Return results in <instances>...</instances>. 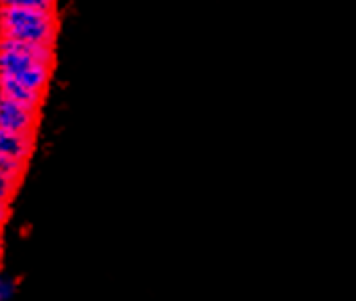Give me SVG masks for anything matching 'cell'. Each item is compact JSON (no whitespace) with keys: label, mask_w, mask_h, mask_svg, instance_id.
Segmentation results:
<instances>
[{"label":"cell","mask_w":356,"mask_h":301,"mask_svg":"<svg viewBox=\"0 0 356 301\" xmlns=\"http://www.w3.org/2000/svg\"><path fill=\"white\" fill-rule=\"evenodd\" d=\"M54 72V47L0 37V78L37 92L47 90Z\"/></svg>","instance_id":"6da1fadb"},{"label":"cell","mask_w":356,"mask_h":301,"mask_svg":"<svg viewBox=\"0 0 356 301\" xmlns=\"http://www.w3.org/2000/svg\"><path fill=\"white\" fill-rule=\"evenodd\" d=\"M57 33L59 23L57 15L51 10H37L8 4H2L0 8V37L54 47Z\"/></svg>","instance_id":"7a4b0ae2"},{"label":"cell","mask_w":356,"mask_h":301,"mask_svg":"<svg viewBox=\"0 0 356 301\" xmlns=\"http://www.w3.org/2000/svg\"><path fill=\"white\" fill-rule=\"evenodd\" d=\"M39 110L25 106L17 100L0 96V129L13 133H33L37 127Z\"/></svg>","instance_id":"3957f363"},{"label":"cell","mask_w":356,"mask_h":301,"mask_svg":"<svg viewBox=\"0 0 356 301\" xmlns=\"http://www.w3.org/2000/svg\"><path fill=\"white\" fill-rule=\"evenodd\" d=\"M35 149L33 133H13L0 129V155L15 157L19 161H29Z\"/></svg>","instance_id":"277c9868"},{"label":"cell","mask_w":356,"mask_h":301,"mask_svg":"<svg viewBox=\"0 0 356 301\" xmlns=\"http://www.w3.org/2000/svg\"><path fill=\"white\" fill-rule=\"evenodd\" d=\"M0 96H6L10 100H17L25 106H31V108H37L41 106L43 102V92H37L33 88H27L23 83L15 82V80H6V78H0Z\"/></svg>","instance_id":"5b68a950"},{"label":"cell","mask_w":356,"mask_h":301,"mask_svg":"<svg viewBox=\"0 0 356 301\" xmlns=\"http://www.w3.org/2000/svg\"><path fill=\"white\" fill-rule=\"evenodd\" d=\"M25 167H27V161H19V159H15V157L0 155V173H4V175H8V177L21 179L23 173H25Z\"/></svg>","instance_id":"8992f818"},{"label":"cell","mask_w":356,"mask_h":301,"mask_svg":"<svg viewBox=\"0 0 356 301\" xmlns=\"http://www.w3.org/2000/svg\"><path fill=\"white\" fill-rule=\"evenodd\" d=\"M8 6H25V8H37V10H51L55 13L57 0H0Z\"/></svg>","instance_id":"52a82bcc"},{"label":"cell","mask_w":356,"mask_h":301,"mask_svg":"<svg viewBox=\"0 0 356 301\" xmlns=\"http://www.w3.org/2000/svg\"><path fill=\"white\" fill-rule=\"evenodd\" d=\"M17 186H19V179L0 173V204H8L10 202V197L15 195Z\"/></svg>","instance_id":"ba28073f"},{"label":"cell","mask_w":356,"mask_h":301,"mask_svg":"<svg viewBox=\"0 0 356 301\" xmlns=\"http://www.w3.org/2000/svg\"><path fill=\"white\" fill-rule=\"evenodd\" d=\"M17 291V283L8 277H2L0 275V301L10 300Z\"/></svg>","instance_id":"9c48e42d"},{"label":"cell","mask_w":356,"mask_h":301,"mask_svg":"<svg viewBox=\"0 0 356 301\" xmlns=\"http://www.w3.org/2000/svg\"><path fill=\"white\" fill-rule=\"evenodd\" d=\"M8 218V204H0V226Z\"/></svg>","instance_id":"30bf717a"},{"label":"cell","mask_w":356,"mask_h":301,"mask_svg":"<svg viewBox=\"0 0 356 301\" xmlns=\"http://www.w3.org/2000/svg\"><path fill=\"white\" fill-rule=\"evenodd\" d=\"M0 254H2V247H0Z\"/></svg>","instance_id":"8fae6325"}]
</instances>
